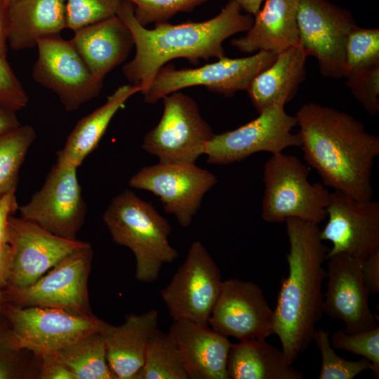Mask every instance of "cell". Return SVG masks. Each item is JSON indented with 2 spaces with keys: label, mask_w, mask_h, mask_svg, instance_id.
Returning a JSON list of instances; mask_svg holds the SVG:
<instances>
[{
  "label": "cell",
  "mask_w": 379,
  "mask_h": 379,
  "mask_svg": "<svg viewBox=\"0 0 379 379\" xmlns=\"http://www.w3.org/2000/svg\"><path fill=\"white\" fill-rule=\"evenodd\" d=\"M211 171L193 163H163L144 166L128 180L130 187L157 196L165 211L180 225L189 227L204 195L216 184Z\"/></svg>",
  "instance_id": "cell-14"
},
{
  "label": "cell",
  "mask_w": 379,
  "mask_h": 379,
  "mask_svg": "<svg viewBox=\"0 0 379 379\" xmlns=\"http://www.w3.org/2000/svg\"><path fill=\"white\" fill-rule=\"evenodd\" d=\"M277 55L273 52L260 51L244 58L225 56L197 68L177 69L172 65H165L142 93L144 101L153 105L173 92L197 86L232 97L239 91H247L253 79L271 65Z\"/></svg>",
  "instance_id": "cell-7"
},
{
  "label": "cell",
  "mask_w": 379,
  "mask_h": 379,
  "mask_svg": "<svg viewBox=\"0 0 379 379\" xmlns=\"http://www.w3.org/2000/svg\"><path fill=\"white\" fill-rule=\"evenodd\" d=\"M36 133L29 125H20L0 135V197L16 189L20 167Z\"/></svg>",
  "instance_id": "cell-30"
},
{
  "label": "cell",
  "mask_w": 379,
  "mask_h": 379,
  "mask_svg": "<svg viewBox=\"0 0 379 379\" xmlns=\"http://www.w3.org/2000/svg\"><path fill=\"white\" fill-rule=\"evenodd\" d=\"M327 260L328 282L323 313L343 321V330L347 333L364 332L378 326L362 281V260L345 253L333 255Z\"/></svg>",
  "instance_id": "cell-19"
},
{
  "label": "cell",
  "mask_w": 379,
  "mask_h": 379,
  "mask_svg": "<svg viewBox=\"0 0 379 379\" xmlns=\"http://www.w3.org/2000/svg\"><path fill=\"white\" fill-rule=\"evenodd\" d=\"M332 347L343 350L368 359L373 366V373L379 376V326L367 331L347 333L344 330L335 331L330 338Z\"/></svg>",
  "instance_id": "cell-35"
},
{
  "label": "cell",
  "mask_w": 379,
  "mask_h": 379,
  "mask_svg": "<svg viewBox=\"0 0 379 379\" xmlns=\"http://www.w3.org/2000/svg\"><path fill=\"white\" fill-rule=\"evenodd\" d=\"M4 333H0V379L12 378L14 377L13 367L10 357L7 355L8 353H6V352L12 350L6 345Z\"/></svg>",
  "instance_id": "cell-43"
},
{
  "label": "cell",
  "mask_w": 379,
  "mask_h": 379,
  "mask_svg": "<svg viewBox=\"0 0 379 379\" xmlns=\"http://www.w3.org/2000/svg\"><path fill=\"white\" fill-rule=\"evenodd\" d=\"M352 95L373 117L379 112V63L356 69L345 78Z\"/></svg>",
  "instance_id": "cell-36"
},
{
  "label": "cell",
  "mask_w": 379,
  "mask_h": 379,
  "mask_svg": "<svg viewBox=\"0 0 379 379\" xmlns=\"http://www.w3.org/2000/svg\"><path fill=\"white\" fill-rule=\"evenodd\" d=\"M8 243L11 258L5 288L34 283L67 255L89 244L57 236L29 220L13 215L8 220Z\"/></svg>",
  "instance_id": "cell-16"
},
{
  "label": "cell",
  "mask_w": 379,
  "mask_h": 379,
  "mask_svg": "<svg viewBox=\"0 0 379 379\" xmlns=\"http://www.w3.org/2000/svg\"><path fill=\"white\" fill-rule=\"evenodd\" d=\"M379 63V29L354 27L345 43V77L352 72Z\"/></svg>",
  "instance_id": "cell-31"
},
{
  "label": "cell",
  "mask_w": 379,
  "mask_h": 379,
  "mask_svg": "<svg viewBox=\"0 0 379 379\" xmlns=\"http://www.w3.org/2000/svg\"><path fill=\"white\" fill-rule=\"evenodd\" d=\"M246 34L231 44L239 51L279 53L299 43L298 0H264Z\"/></svg>",
  "instance_id": "cell-23"
},
{
  "label": "cell",
  "mask_w": 379,
  "mask_h": 379,
  "mask_svg": "<svg viewBox=\"0 0 379 379\" xmlns=\"http://www.w3.org/2000/svg\"><path fill=\"white\" fill-rule=\"evenodd\" d=\"M169 331L178 343L188 379H229L227 357L232 343L208 325L173 321Z\"/></svg>",
  "instance_id": "cell-20"
},
{
  "label": "cell",
  "mask_w": 379,
  "mask_h": 379,
  "mask_svg": "<svg viewBox=\"0 0 379 379\" xmlns=\"http://www.w3.org/2000/svg\"><path fill=\"white\" fill-rule=\"evenodd\" d=\"M361 277L368 294L374 295L379 292V249L367 258L362 260Z\"/></svg>",
  "instance_id": "cell-38"
},
{
  "label": "cell",
  "mask_w": 379,
  "mask_h": 379,
  "mask_svg": "<svg viewBox=\"0 0 379 379\" xmlns=\"http://www.w3.org/2000/svg\"><path fill=\"white\" fill-rule=\"evenodd\" d=\"M15 1H17V0H8L10 4H11V3H13V2Z\"/></svg>",
  "instance_id": "cell-47"
},
{
  "label": "cell",
  "mask_w": 379,
  "mask_h": 379,
  "mask_svg": "<svg viewBox=\"0 0 379 379\" xmlns=\"http://www.w3.org/2000/svg\"><path fill=\"white\" fill-rule=\"evenodd\" d=\"M102 219L112 240L131 249L135 258L138 281H156L164 264L171 263L178 252L169 243L172 228L154 206L125 190L115 196Z\"/></svg>",
  "instance_id": "cell-4"
},
{
  "label": "cell",
  "mask_w": 379,
  "mask_h": 379,
  "mask_svg": "<svg viewBox=\"0 0 379 379\" xmlns=\"http://www.w3.org/2000/svg\"><path fill=\"white\" fill-rule=\"evenodd\" d=\"M11 251L8 243H0V288L4 290L8 285Z\"/></svg>",
  "instance_id": "cell-42"
},
{
  "label": "cell",
  "mask_w": 379,
  "mask_h": 379,
  "mask_svg": "<svg viewBox=\"0 0 379 379\" xmlns=\"http://www.w3.org/2000/svg\"><path fill=\"white\" fill-rule=\"evenodd\" d=\"M313 341L321 357L319 379H352L363 371L373 370L371 363L365 358L359 361H349L339 357L331 344L328 331L317 329Z\"/></svg>",
  "instance_id": "cell-32"
},
{
  "label": "cell",
  "mask_w": 379,
  "mask_h": 379,
  "mask_svg": "<svg viewBox=\"0 0 379 379\" xmlns=\"http://www.w3.org/2000/svg\"><path fill=\"white\" fill-rule=\"evenodd\" d=\"M47 357L67 368L76 379H114L100 332L91 333Z\"/></svg>",
  "instance_id": "cell-28"
},
{
  "label": "cell",
  "mask_w": 379,
  "mask_h": 379,
  "mask_svg": "<svg viewBox=\"0 0 379 379\" xmlns=\"http://www.w3.org/2000/svg\"><path fill=\"white\" fill-rule=\"evenodd\" d=\"M93 251L90 244L67 255L34 283L2 291L4 302L19 307H44L92 314L88 279Z\"/></svg>",
  "instance_id": "cell-9"
},
{
  "label": "cell",
  "mask_w": 379,
  "mask_h": 379,
  "mask_svg": "<svg viewBox=\"0 0 379 379\" xmlns=\"http://www.w3.org/2000/svg\"><path fill=\"white\" fill-rule=\"evenodd\" d=\"M133 4L137 21L147 27L168 22L178 13H189L210 0H124Z\"/></svg>",
  "instance_id": "cell-33"
},
{
  "label": "cell",
  "mask_w": 379,
  "mask_h": 379,
  "mask_svg": "<svg viewBox=\"0 0 379 379\" xmlns=\"http://www.w3.org/2000/svg\"><path fill=\"white\" fill-rule=\"evenodd\" d=\"M8 0H0V54L6 56L8 51Z\"/></svg>",
  "instance_id": "cell-41"
},
{
  "label": "cell",
  "mask_w": 379,
  "mask_h": 379,
  "mask_svg": "<svg viewBox=\"0 0 379 379\" xmlns=\"http://www.w3.org/2000/svg\"><path fill=\"white\" fill-rule=\"evenodd\" d=\"M123 0H66L67 28L74 32L117 15Z\"/></svg>",
  "instance_id": "cell-34"
},
{
  "label": "cell",
  "mask_w": 379,
  "mask_h": 379,
  "mask_svg": "<svg viewBox=\"0 0 379 379\" xmlns=\"http://www.w3.org/2000/svg\"><path fill=\"white\" fill-rule=\"evenodd\" d=\"M28 96L6 60L0 54V107L13 112L25 107Z\"/></svg>",
  "instance_id": "cell-37"
},
{
  "label": "cell",
  "mask_w": 379,
  "mask_h": 379,
  "mask_svg": "<svg viewBox=\"0 0 379 379\" xmlns=\"http://www.w3.org/2000/svg\"><path fill=\"white\" fill-rule=\"evenodd\" d=\"M39 378L42 379H76L65 366L52 357L41 358Z\"/></svg>",
  "instance_id": "cell-40"
},
{
  "label": "cell",
  "mask_w": 379,
  "mask_h": 379,
  "mask_svg": "<svg viewBox=\"0 0 379 379\" xmlns=\"http://www.w3.org/2000/svg\"><path fill=\"white\" fill-rule=\"evenodd\" d=\"M67 28L66 0H17L9 6L8 45L15 51L36 46L41 39Z\"/></svg>",
  "instance_id": "cell-25"
},
{
  "label": "cell",
  "mask_w": 379,
  "mask_h": 379,
  "mask_svg": "<svg viewBox=\"0 0 379 379\" xmlns=\"http://www.w3.org/2000/svg\"><path fill=\"white\" fill-rule=\"evenodd\" d=\"M77 169L56 162L40 190L19 206L20 216L57 236L77 239L87 212Z\"/></svg>",
  "instance_id": "cell-15"
},
{
  "label": "cell",
  "mask_w": 379,
  "mask_h": 379,
  "mask_svg": "<svg viewBox=\"0 0 379 379\" xmlns=\"http://www.w3.org/2000/svg\"><path fill=\"white\" fill-rule=\"evenodd\" d=\"M140 92L131 84L119 86L106 102L77 121L57 152V163L78 168L97 148L116 113L133 95Z\"/></svg>",
  "instance_id": "cell-26"
},
{
  "label": "cell",
  "mask_w": 379,
  "mask_h": 379,
  "mask_svg": "<svg viewBox=\"0 0 379 379\" xmlns=\"http://www.w3.org/2000/svg\"><path fill=\"white\" fill-rule=\"evenodd\" d=\"M21 125L16 112L0 107V135Z\"/></svg>",
  "instance_id": "cell-44"
},
{
  "label": "cell",
  "mask_w": 379,
  "mask_h": 379,
  "mask_svg": "<svg viewBox=\"0 0 379 379\" xmlns=\"http://www.w3.org/2000/svg\"><path fill=\"white\" fill-rule=\"evenodd\" d=\"M1 311L9 326L4 333L7 347L15 352L32 351L41 359L101 332L107 324L93 314L53 307H19L4 302Z\"/></svg>",
  "instance_id": "cell-5"
},
{
  "label": "cell",
  "mask_w": 379,
  "mask_h": 379,
  "mask_svg": "<svg viewBox=\"0 0 379 379\" xmlns=\"http://www.w3.org/2000/svg\"><path fill=\"white\" fill-rule=\"evenodd\" d=\"M299 42L325 77H345V43L357 24L351 13L328 0H298Z\"/></svg>",
  "instance_id": "cell-11"
},
{
  "label": "cell",
  "mask_w": 379,
  "mask_h": 379,
  "mask_svg": "<svg viewBox=\"0 0 379 379\" xmlns=\"http://www.w3.org/2000/svg\"><path fill=\"white\" fill-rule=\"evenodd\" d=\"M159 123L144 136L142 147L163 163H193L204 154L214 133L190 96L173 92L162 98Z\"/></svg>",
  "instance_id": "cell-8"
},
{
  "label": "cell",
  "mask_w": 379,
  "mask_h": 379,
  "mask_svg": "<svg viewBox=\"0 0 379 379\" xmlns=\"http://www.w3.org/2000/svg\"><path fill=\"white\" fill-rule=\"evenodd\" d=\"M234 130L214 134L205 145L204 154L211 164L225 165L241 161L260 152L272 154L289 147H300L298 133L291 132L297 125L295 116L284 106H273Z\"/></svg>",
  "instance_id": "cell-12"
},
{
  "label": "cell",
  "mask_w": 379,
  "mask_h": 379,
  "mask_svg": "<svg viewBox=\"0 0 379 379\" xmlns=\"http://www.w3.org/2000/svg\"><path fill=\"white\" fill-rule=\"evenodd\" d=\"M15 192L13 189L0 197V243H8V220L18 211Z\"/></svg>",
  "instance_id": "cell-39"
},
{
  "label": "cell",
  "mask_w": 379,
  "mask_h": 379,
  "mask_svg": "<svg viewBox=\"0 0 379 379\" xmlns=\"http://www.w3.org/2000/svg\"><path fill=\"white\" fill-rule=\"evenodd\" d=\"M326 213L328 222L319 237L333 244L327 258L345 253L364 260L379 249L378 201H357L334 190Z\"/></svg>",
  "instance_id": "cell-18"
},
{
  "label": "cell",
  "mask_w": 379,
  "mask_h": 379,
  "mask_svg": "<svg viewBox=\"0 0 379 379\" xmlns=\"http://www.w3.org/2000/svg\"><path fill=\"white\" fill-rule=\"evenodd\" d=\"M222 283L215 262L203 244L195 241L185 261L160 293L173 321L208 325Z\"/></svg>",
  "instance_id": "cell-10"
},
{
  "label": "cell",
  "mask_w": 379,
  "mask_h": 379,
  "mask_svg": "<svg viewBox=\"0 0 379 379\" xmlns=\"http://www.w3.org/2000/svg\"><path fill=\"white\" fill-rule=\"evenodd\" d=\"M310 171L298 157L273 154L264 164L263 220L275 223L298 218L316 225L327 217L330 192L320 182L308 181Z\"/></svg>",
  "instance_id": "cell-6"
},
{
  "label": "cell",
  "mask_w": 379,
  "mask_h": 379,
  "mask_svg": "<svg viewBox=\"0 0 379 379\" xmlns=\"http://www.w3.org/2000/svg\"><path fill=\"white\" fill-rule=\"evenodd\" d=\"M290 248L286 255L288 274L281 280L274 311V333L292 364L313 341L323 314V264L329 248L319 237L318 225L298 218L286 221Z\"/></svg>",
  "instance_id": "cell-3"
},
{
  "label": "cell",
  "mask_w": 379,
  "mask_h": 379,
  "mask_svg": "<svg viewBox=\"0 0 379 379\" xmlns=\"http://www.w3.org/2000/svg\"><path fill=\"white\" fill-rule=\"evenodd\" d=\"M70 41L93 75L102 81L126 60L134 46L130 29L117 15L74 31Z\"/></svg>",
  "instance_id": "cell-22"
},
{
  "label": "cell",
  "mask_w": 379,
  "mask_h": 379,
  "mask_svg": "<svg viewBox=\"0 0 379 379\" xmlns=\"http://www.w3.org/2000/svg\"><path fill=\"white\" fill-rule=\"evenodd\" d=\"M295 117L304 159L323 185L357 201L371 200L379 137L352 115L314 102L303 104Z\"/></svg>",
  "instance_id": "cell-1"
},
{
  "label": "cell",
  "mask_w": 379,
  "mask_h": 379,
  "mask_svg": "<svg viewBox=\"0 0 379 379\" xmlns=\"http://www.w3.org/2000/svg\"><path fill=\"white\" fill-rule=\"evenodd\" d=\"M3 304H4V300H3V297H2V290L0 288V312H1Z\"/></svg>",
  "instance_id": "cell-46"
},
{
  "label": "cell",
  "mask_w": 379,
  "mask_h": 379,
  "mask_svg": "<svg viewBox=\"0 0 379 379\" xmlns=\"http://www.w3.org/2000/svg\"><path fill=\"white\" fill-rule=\"evenodd\" d=\"M135 379H188L173 333L157 329L147 345L145 361Z\"/></svg>",
  "instance_id": "cell-29"
},
{
  "label": "cell",
  "mask_w": 379,
  "mask_h": 379,
  "mask_svg": "<svg viewBox=\"0 0 379 379\" xmlns=\"http://www.w3.org/2000/svg\"><path fill=\"white\" fill-rule=\"evenodd\" d=\"M240 6L243 11L246 13L254 15L261 6L264 0H235Z\"/></svg>",
  "instance_id": "cell-45"
},
{
  "label": "cell",
  "mask_w": 379,
  "mask_h": 379,
  "mask_svg": "<svg viewBox=\"0 0 379 379\" xmlns=\"http://www.w3.org/2000/svg\"><path fill=\"white\" fill-rule=\"evenodd\" d=\"M307 57L299 42L278 53L272 64L253 79L246 91L258 114L284 106L294 98L305 79Z\"/></svg>",
  "instance_id": "cell-24"
},
{
  "label": "cell",
  "mask_w": 379,
  "mask_h": 379,
  "mask_svg": "<svg viewBox=\"0 0 379 379\" xmlns=\"http://www.w3.org/2000/svg\"><path fill=\"white\" fill-rule=\"evenodd\" d=\"M242 11L235 0H229L209 20L177 25L166 22L147 29L135 19L133 4L123 0L117 15L130 29L135 48L133 58L122 67L124 77L142 93L170 60L185 58L197 65L201 59L225 57L223 41L246 32L253 25V15Z\"/></svg>",
  "instance_id": "cell-2"
},
{
  "label": "cell",
  "mask_w": 379,
  "mask_h": 379,
  "mask_svg": "<svg viewBox=\"0 0 379 379\" xmlns=\"http://www.w3.org/2000/svg\"><path fill=\"white\" fill-rule=\"evenodd\" d=\"M208 326L239 340L266 338L274 334V311L258 284L230 279L222 281Z\"/></svg>",
  "instance_id": "cell-17"
},
{
  "label": "cell",
  "mask_w": 379,
  "mask_h": 379,
  "mask_svg": "<svg viewBox=\"0 0 379 379\" xmlns=\"http://www.w3.org/2000/svg\"><path fill=\"white\" fill-rule=\"evenodd\" d=\"M125 318L119 326L107 323L100 333L114 378L135 379L143 366L149 340L158 329L159 314L152 309L140 314H127Z\"/></svg>",
  "instance_id": "cell-21"
},
{
  "label": "cell",
  "mask_w": 379,
  "mask_h": 379,
  "mask_svg": "<svg viewBox=\"0 0 379 379\" xmlns=\"http://www.w3.org/2000/svg\"><path fill=\"white\" fill-rule=\"evenodd\" d=\"M229 379H302L304 374L287 362L282 350L265 338L232 343L227 362Z\"/></svg>",
  "instance_id": "cell-27"
},
{
  "label": "cell",
  "mask_w": 379,
  "mask_h": 379,
  "mask_svg": "<svg viewBox=\"0 0 379 379\" xmlns=\"http://www.w3.org/2000/svg\"><path fill=\"white\" fill-rule=\"evenodd\" d=\"M36 47L33 78L58 96L65 111L77 110L99 95L103 81L93 75L70 40L41 39Z\"/></svg>",
  "instance_id": "cell-13"
}]
</instances>
